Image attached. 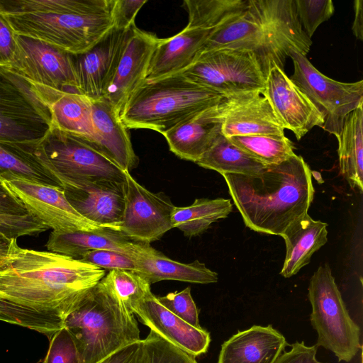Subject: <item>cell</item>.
<instances>
[{"mask_svg": "<svg viewBox=\"0 0 363 363\" xmlns=\"http://www.w3.org/2000/svg\"><path fill=\"white\" fill-rule=\"evenodd\" d=\"M181 73L223 97L248 91L262 92L267 76L252 52L231 48L199 53Z\"/></svg>", "mask_w": 363, "mask_h": 363, "instance_id": "10", "label": "cell"}, {"mask_svg": "<svg viewBox=\"0 0 363 363\" xmlns=\"http://www.w3.org/2000/svg\"><path fill=\"white\" fill-rule=\"evenodd\" d=\"M136 272L150 284L163 280H174L195 284L218 281V274L204 263L195 260L182 263L166 257L151 246L135 257Z\"/></svg>", "mask_w": 363, "mask_h": 363, "instance_id": "28", "label": "cell"}, {"mask_svg": "<svg viewBox=\"0 0 363 363\" xmlns=\"http://www.w3.org/2000/svg\"><path fill=\"white\" fill-rule=\"evenodd\" d=\"M159 39L134 24L126 30L115 69L104 98L121 111L135 90L145 80Z\"/></svg>", "mask_w": 363, "mask_h": 363, "instance_id": "15", "label": "cell"}, {"mask_svg": "<svg viewBox=\"0 0 363 363\" xmlns=\"http://www.w3.org/2000/svg\"><path fill=\"white\" fill-rule=\"evenodd\" d=\"M33 153L62 189L87 181L125 182L127 171L82 138L53 125Z\"/></svg>", "mask_w": 363, "mask_h": 363, "instance_id": "7", "label": "cell"}, {"mask_svg": "<svg viewBox=\"0 0 363 363\" xmlns=\"http://www.w3.org/2000/svg\"><path fill=\"white\" fill-rule=\"evenodd\" d=\"M96 363H145L143 340L128 344Z\"/></svg>", "mask_w": 363, "mask_h": 363, "instance_id": "43", "label": "cell"}, {"mask_svg": "<svg viewBox=\"0 0 363 363\" xmlns=\"http://www.w3.org/2000/svg\"><path fill=\"white\" fill-rule=\"evenodd\" d=\"M63 189L68 201L82 216L101 228L120 230L125 182L87 181Z\"/></svg>", "mask_w": 363, "mask_h": 363, "instance_id": "18", "label": "cell"}, {"mask_svg": "<svg viewBox=\"0 0 363 363\" xmlns=\"http://www.w3.org/2000/svg\"><path fill=\"white\" fill-rule=\"evenodd\" d=\"M174 206L164 193L147 190L127 171L120 230L133 240L150 244L173 228L171 216Z\"/></svg>", "mask_w": 363, "mask_h": 363, "instance_id": "14", "label": "cell"}, {"mask_svg": "<svg viewBox=\"0 0 363 363\" xmlns=\"http://www.w3.org/2000/svg\"><path fill=\"white\" fill-rule=\"evenodd\" d=\"M100 281L132 313L152 293L150 284L133 271L111 270Z\"/></svg>", "mask_w": 363, "mask_h": 363, "instance_id": "35", "label": "cell"}, {"mask_svg": "<svg viewBox=\"0 0 363 363\" xmlns=\"http://www.w3.org/2000/svg\"><path fill=\"white\" fill-rule=\"evenodd\" d=\"M62 324L73 336L82 363H96L141 340L134 313L101 281L76 301Z\"/></svg>", "mask_w": 363, "mask_h": 363, "instance_id": "5", "label": "cell"}, {"mask_svg": "<svg viewBox=\"0 0 363 363\" xmlns=\"http://www.w3.org/2000/svg\"><path fill=\"white\" fill-rule=\"evenodd\" d=\"M43 363H82L76 342L65 327L50 337L48 350Z\"/></svg>", "mask_w": 363, "mask_h": 363, "instance_id": "38", "label": "cell"}, {"mask_svg": "<svg viewBox=\"0 0 363 363\" xmlns=\"http://www.w3.org/2000/svg\"><path fill=\"white\" fill-rule=\"evenodd\" d=\"M106 270L65 255L24 249L13 242L0 270V296L62 317Z\"/></svg>", "mask_w": 363, "mask_h": 363, "instance_id": "1", "label": "cell"}, {"mask_svg": "<svg viewBox=\"0 0 363 363\" xmlns=\"http://www.w3.org/2000/svg\"><path fill=\"white\" fill-rule=\"evenodd\" d=\"M47 230L48 227L29 213L21 216L0 214V233L9 238L35 235Z\"/></svg>", "mask_w": 363, "mask_h": 363, "instance_id": "41", "label": "cell"}, {"mask_svg": "<svg viewBox=\"0 0 363 363\" xmlns=\"http://www.w3.org/2000/svg\"><path fill=\"white\" fill-rule=\"evenodd\" d=\"M308 298L311 322L318 334L317 347L350 362L359 352L360 329L350 316L330 267L320 265L311 278Z\"/></svg>", "mask_w": 363, "mask_h": 363, "instance_id": "8", "label": "cell"}, {"mask_svg": "<svg viewBox=\"0 0 363 363\" xmlns=\"http://www.w3.org/2000/svg\"><path fill=\"white\" fill-rule=\"evenodd\" d=\"M133 313L150 330L189 354L196 357L207 352L211 342L209 333L170 312L152 293L138 304Z\"/></svg>", "mask_w": 363, "mask_h": 363, "instance_id": "20", "label": "cell"}, {"mask_svg": "<svg viewBox=\"0 0 363 363\" xmlns=\"http://www.w3.org/2000/svg\"><path fill=\"white\" fill-rule=\"evenodd\" d=\"M199 166L223 174L255 175L265 167L221 134L195 162Z\"/></svg>", "mask_w": 363, "mask_h": 363, "instance_id": "32", "label": "cell"}, {"mask_svg": "<svg viewBox=\"0 0 363 363\" xmlns=\"http://www.w3.org/2000/svg\"><path fill=\"white\" fill-rule=\"evenodd\" d=\"M29 214L54 232L101 229L82 216L68 201L62 188L20 178L1 180Z\"/></svg>", "mask_w": 363, "mask_h": 363, "instance_id": "13", "label": "cell"}, {"mask_svg": "<svg viewBox=\"0 0 363 363\" xmlns=\"http://www.w3.org/2000/svg\"><path fill=\"white\" fill-rule=\"evenodd\" d=\"M340 170L352 189L363 190V104L350 113L335 136Z\"/></svg>", "mask_w": 363, "mask_h": 363, "instance_id": "29", "label": "cell"}, {"mask_svg": "<svg viewBox=\"0 0 363 363\" xmlns=\"http://www.w3.org/2000/svg\"><path fill=\"white\" fill-rule=\"evenodd\" d=\"M14 40V54L8 67L34 84L77 91L72 54L23 35L15 34Z\"/></svg>", "mask_w": 363, "mask_h": 363, "instance_id": "12", "label": "cell"}, {"mask_svg": "<svg viewBox=\"0 0 363 363\" xmlns=\"http://www.w3.org/2000/svg\"><path fill=\"white\" fill-rule=\"evenodd\" d=\"M0 214L15 216L28 214L23 205L2 184H0Z\"/></svg>", "mask_w": 363, "mask_h": 363, "instance_id": "46", "label": "cell"}, {"mask_svg": "<svg viewBox=\"0 0 363 363\" xmlns=\"http://www.w3.org/2000/svg\"><path fill=\"white\" fill-rule=\"evenodd\" d=\"M262 94L269 102L284 130H291L298 140L314 127H323V113L277 65L269 70Z\"/></svg>", "mask_w": 363, "mask_h": 363, "instance_id": "16", "label": "cell"}, {"mask_svg": "<svg viewBox=\"0 0 363 363\" xmlns=\"http://www.w3.org/2000/svg\"><path fill=\"white\" fill-rule=\"evenodd\" d=\"M15 33L0 15V65L9 67L15 50Z\"/></svg>", "mask_w": 363, "mask_h": 363, "instance_id": "45", "label": "cell"}, {"mask_svg": "<svg viewBox=\"0 0 363 363\" xmlns=\"http://www.w3.org/2000/svg\"><path fill=\"white\" fill-rule=\"evenodd\" d=\"M112 4L113 0H0V15L16 35L79 54L114 27Z\"/></svg>", "mask_w": 363, "mask_h": 363, "instance_id": "3", "label": "cell"}, {"mask_svg": "<svg viewBox=\"0 0 363 363\" xmlns=\"http://www.w3.org/2000/svg\"><path fill=\"white\" fill-rule=\"evenodd\" d=\"M327 227L326 223L306 213L286 228L280 235L286 248L281 276L289 278L310 262L313 253L328 241Z\"/></svg>", "mask_w": 363, "mask_h": 363, "instance_id": "27", "label": "cell"}, {"mask_svg": "<svg viewBox=\"0 0 363 363\" xmlns=\"http://www.w3.org/2000/svg\"><path fill=\"white\" fill-rule=\"evenodd\" d=\"M48 103L52 125L87 142L94 136L92 103L88 97L77 91H63L34 84Z\"/></svg>", "mask_w": 363, "mask_h": 363, "instance_id": "26", "label": "cell"}, {"mask_svg": "<svg viewBox=\"0 0 363 363\" xmlns=\"http://www.w3.org/2000/svg\"><path fill=\"white\" fill-rule=\"evenodd\" d=\"M294 4L301 27L311 39L318 27L335 12L331 0H294Z\"/></svg>", "mask_w": 363, "mask_h": 363, "instance_id": "37", "label": "cell"}, {"mask_svg": "<svg viewBox=\"0 0 363 363\" xmlns=\"http://www.w3.org/2000/svg\"><path fill=\"white\" fill-rule=\"evenodd\" d=\"M211 31L185 27L172 37L160 38L145 79L182 72L194 62Z\"/></svg>", "mask_w": 363, "mask_h": 363, "instance_id": "24", "label": "cell"}, {"mask_svg": "<svg viewBox=\"0 0 363 363\" xmlns=\"http://www.w3.org/2000/svg\"><path fill=\"white\" fill-rule=\"evenodd\" d=\"M287 345L271 325L238 331L221 346L218 363H274Z\"/></svg>", "mask_w": 363, "mask_h": 363, "instance_id": "23", "label": "cell"}, {"mask_svg": "<svg viewBox=\"0 0 363 363\" xmlns=\"http://www.w3.org/2000/svg\"><path fill=\"white\" fill-rule=\"evenodd\" d=\"M145 363H199L196 357L164 340L153 331L143 339Z\"/></svg>", "mask_w": 363, "mask_h": 363, "instance_id": "36", "label": "cell"}, {"mask_svg": "<svg viewBox=\"0 0 363 363\" xmlns=\"http://www.w3.org/2000/svg\"><path fill=\"white\" fill-rule=\"evenodd\" d=\"M232 209L230 199H197L190 206L174 207L171 216L172 225L186 237L197 236L206 231L213 223L225 218Z\"/></svg>", "mask_w": 363, "mask_h": 363, "instance_id": "30", "label": "cell"}, {"mask_svg": "<svg viewBox=\"0 0 363 363\" xmlns=\"http://www.w3.org/2000/svg\"><path fill=\"white\" fill-rule=\"evenodd\" d=\"M290 57L294 73L289 78L324 116L322 128L336 136L347 116L363 104V80L338 82L321 73L306 56L291 51Z\"/></svg>", "mask_w": 363, "mask_h": 363, "instance_id": "11", "label": "cell"}, {"mask_svg": "<svg viewBox=\"0 0 363 363\" xmlns=\"http://www.w3.org/2000/svg\"><path fill=\"white\" fill-rule=\"evenodd\" d=\"M227 138L265 166L280 164L295 155L294 143L285 135H255Z\"/></svg>", "mask_w": 363, "mask_h": 363, "instance_id": "34", "label": "cell"}, {"mask_svg": "<svg viewBox=\"0 0 363 363\" xmlns=\"http://www.w3.org/2000/svg\"><path fill=\"white\" fill-rule=\"evenodd\" d=\"M223 98L177 73L145 79L128 99L120 118L128 129H150L164 135L189 117L216 106Z\"/></svg>", "mask_w": 363, "mask_h": 363, "instance_id": "6", "label": "cell"}, {"mask_svg": "<svg viewBox=\"0 0 363 363\" xmlns=\"http://www.w3.org/2000/svg\"><path fill=\"white\" fill-rule=\"evenodd\" d=\"M34 146L0 141V184L2 179L20 178L60 186L33 155Z\"/></svg>", "mask_w": 363, "mask_h": 363, "instance_id": "31", "label": "cell"}, {"mask_svg": "<svg viewBox=\"0 0 363 363\" xmlns=\"http://www.w3.org/2000/svg\"><path fill=\"white\" fill-rule=\"evenodd\" d=\"M147 0H113L111 16L114 28L126 30L135 24V18Z\"/></svg>", "mask_w": 363, "mask_h": 363, "instance_id": "42", "label": "cell"}, {"mask_svg": "<svg viewBox=\"0 0 363 363\" xmlns=\"http://www.w3.org/2000/svg\"><path fill=\"white\" fill-rule=\"evenodd\" d=\"M15 238H9L0 233V270L6 266Z\"/></svg>", "mask_w": 363, "mask_h": 363, "instance_id": "48", "label": "cell"}, {"mask_svg": "<svg viewBox=\"0 0 363 363\" xmlns=\"http://www.w3.org/2000/svg\"><path fill=\"white\" fill-rule=\"evenodd\" d=\"M354 18L352 26V30L357 40H363V1H354Z\"/></svg>", "mask_w": 363, "mask_h": 363, "instance_id": "47", "label": "cell"}, {"mask_svg": "<svg viewBox=\"0 0 363 363\" xmlns=\"http://www.w3.org/2000/svg\"><path fill=\"white\" fill-rule=\"evenodd\" d=\"M52 126L49 106L33 84L0 66V141L35 145Z\"/></svg>", "mask_w": 363, "mask_h": 363, "instance_id": "9", "label": "cell"}, {"mask_svg": "<svg viewBox=\"0 0 363 363\" xmlns=\"http://www.w3.org/2000/svg\"><path fill=\"white\" fill-rule=\"evenodd\" d=\"M159 302L170 312L190 324L201 328L199 310L191 296V288L181 291L171 292L164 296H157Z\"/></svg>", "mask_w": 363, "mask_h": 363, "instance_id": "39", "label": "cell"}, {"mask_svg": "<svg viewBox=\"0 0 363 363\" xmlns=\"http://www.w3.org/2000/svg\"><path fill=\"white\" fill-rule=\"evenodd\" d=\"M1 66V65H0Z\"/></svg>", "mask_w": 363, "mask_h": 363, "instance_id": "49", "label": "cell"}, {"mask_svg": "<svg viewBox=\"0 0 363 363\" xmlns=\"http://www.w3.org/2000/svg\"><path fill=\"white\" fill-rule=\"evenodd\" d=\"M91 103L94 136L88 143L124 171L130 172L138 166L139 160L118 111L104 97Z\"/></svg>", "mask_w": 363, "mask_h": 363, "instance_id": "21", "label": "cell"}, {"mask_svg": "<svg viewBox=\"0 0 363 363\" xmlns=\"http://www.w3.org/2000/svg\"><path fill=\"white\" fill-rule=\"evenodd\" d=\"M221 123V133L226 138L255 135H284L269 102L260 91L237 94L214 107Z\"/></svg>", "mask_w": 363, "mask_h": 363, "instance_id": "17", "label": "cell"}, {"mask_svg": "<svg viewBox=\"0 0 363 363\" xmlns=\"http://www.w3.org/2000/svg\"><path fill=\"white\" fill-rule=\"evenodd\" d=\"M150 247V244L136 241L120 230L110 228L52 231L46 243L48 251L77 259L87 252L98 250L121 252L135 257Z\"/></svg>", "mask_w": 363, "mask_h": 363, "instance_id": "22", "label": "cell"}, {"mask_svg": "<svg viewBox=\"0 0 363 363\" xmlns=\"http://www.w3.org/2000/svg\"><path fill=\"white\" fill-rule=\"evenodd\" d=\"M243 222L251 230L281 235L308 213L313 200L312 172L303 158L265 166L257 174H222Z\"/></svg>", "mask_w": 363, "mask_h": 363, "instance_id": "2", "label": "cell"}, {"mask_svg": "<svg viewBox=\"0 0 363 363\" xmlns=\"http://www.w3.org/2000/svg\"><path fill=\"white\" fill-rule=\"evenodd\" d=\"M291 350L283 352L274 363H321L316 359L317 346H307L304 342H296Z\"/></svg>", "mask_w": 363, "mask_h": 363, "instance_id": "44", "label": "cell"}, {"mask_svg": "<svg viewBox=\"0 0 363 363\" xmlns=\"http://www.w3.org/2000/svg\"><path fill=\"white\" fill-rule=\"evenodd\" d=\"M311 45L294 0H248L241 15L211 31L199 53L223 48L245 49L257 56L267 75L274 65L284 69L291 51L306 56Z\"/></svg>", "mask_w": 363, "mask_h": 363, "instance_id": "4", "label": "cell"}, {"mask_svg": "<svg viewBox=\"0 0 363 363\" xmlns=\"http://www.w3.org/2000/svg\"><path fill=\"white\" fill-rule=\"evenodd\" d=\"M103 269L136 271L135 257L113 250H91L84 254L79 259Z\"/></svg>", "mask_w": 363, "mask_h": 363, "instance_id": "40", "label": "cell"}, {"mask_svg": "<svg viewBox=\"0 0 363 363\" xmlns=\"http://www.w3.org/2000/svg\"><path fill=\"white\" fill-rule=\"evenodd\" d=\"M189 21L186 27L213 30L241 15L248 0H185Z\"/></svg>", "mask_w": 363, "mask_h": 363, "instance_id": "33", "label": "cell"}, {"mask_svg": "<svg viewBox=\"0 0 363 363\" xmlns=\"http://www.w3.org/2000/svg\"><path fill=\"white\" fill-rule=\"evenodd\" d=\"M214 107L189 117L163 135L171 152L196 162L212 146L222 134Z\"/></svg>", "mask_w": 363, "mask_h": 363, "instance_id": "25", "label": "cell"}, {"mask_svg": "<svg viewBox=\"0 0 363 363\" xmlns=\"http://www.w3.org/2000/svg\"><path fill=\"white\" fill-rule=\"evenodd\" d=\"M126 30L113 28L87 51L72 54L77 91L91 101L101 99L115 69Z\"/></svg>", "mask_w": 363, "mask_h": 363, "instance_id": "19", "label": "cell"}]
</instances>
